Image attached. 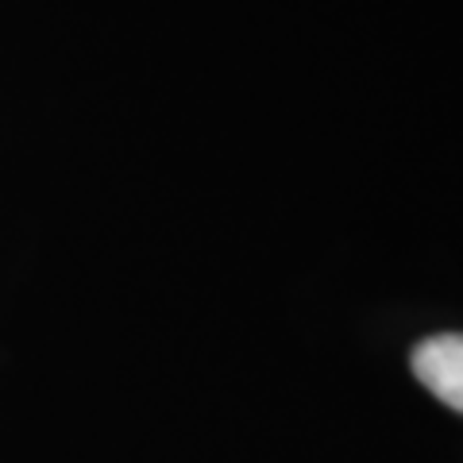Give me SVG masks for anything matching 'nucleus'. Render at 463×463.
Here are the masks:
<instances>
[{
	"instance_id": "obj_1",
	"label": "nucleus",
	"mask_w": 463,
	"mask_h": 463,
	"mask_svg": "<svg viewBox=\"0 0 463 463\" xmlns=\"http://www.w3.org/2000/svg\"><path fill=\"white\" fill-rule=\"evenodd\" d=\"M413 374L432 398L463 413V332H440L413 347Z\"/></svg>"
}]
</instances>
